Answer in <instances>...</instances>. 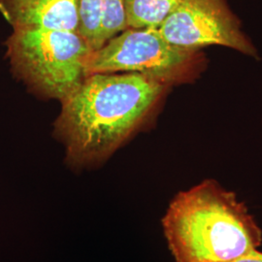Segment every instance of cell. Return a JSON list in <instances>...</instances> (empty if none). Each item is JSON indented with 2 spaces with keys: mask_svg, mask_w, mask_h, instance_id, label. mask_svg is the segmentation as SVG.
Listing matches in <instances>:
<instances>
[{
  "mask_svg": "<svg viewBox=\"0 0 262 262\" xmlns=\"http://www.w3.org/2000/svg\"><path fill=\"white\" fill-rule=\"evenodd\" d=\"M136 73L88 75L64 98L56 133L74 168L97 165L140 126L167 89Z\"/></svg>",
  "mask_w": 262,
  "mask_h": 262,
  "instance_id": "cell-1",
  "label": "cell"
},
{
  "mask_svg": "<svg viewBox=\"0 0 262 262\" xmlns=\"http://www.w3.org/2000/svg\"><path fill=\"white\" fill-rule=\"evenodd\" d=\"M162 227L175 262H230L262 244L261 228L248 207L214 179L179 192Z\"/></svg>",
  "mask_w": 262,
  "mask_h": 262,
  "instance_id": "cell-2",
  "label": "cell"
},
{
  "mask_svg": "<svg viewBox=\"0 0 262 262\" xmlns=\"http://www.w3.org/2000/svg\"><path fill=\"white\" fill-rule=\"evenodd\" d=\"M6 47L14 74L42 96L62 101L86 77L92 50L78 31L14 28Z\"/></svg>",
  "mask_w": 262,
  "mask_h": 262,
  "instance_id": "cell-3",
  "label": "cell"
},
{
  "mask_svg": "<svg viewBox=\"0 0 262 262\" xmlns=\"http://www.w3.org/2000/svg\"><path fill=\"white\" fill-rule=\"evenodd\" d=\"M207 67L202 50L173 45L158 28H126L90 54L84 72L136 73L170 86L193 82Z\"/></svg>",
  "mask_w": 262,
  "mask_h": 262,
  "instance_id": "cell-4",
  "label": "cell"
},
{
  "mask_svg": "<svg viewBox=\"0 0 262 262\" xmlns=\"http://www.w3.org/2000/svg\"><path fill=\"white\" fill-rule=\"evenodd\" d=\"M158 29L166 41L179 47L220 46L260 59L258 49L244 32L228 0H181Z\"/></svg>",
  "mask_w": 262,
  "mask_h": 262,
  "instance_id": "cell-5",
  "label": "cell"
},
{
  "mask_svg": "<svg viewBox=\"0 0 262 262\" xmlns=\"http://www.w3.org/2000/svg\"><path fill=\"white\" fill-rule=\"evenodd\" d=\"M0 13L14 28L78 31V0H0Z\"/></svg>",
  "mask_w": 262,
  "mask_h": 262,
  "instance_id": "cell-6",
  "label": "cell"
},
{
  "mask_svg": "<svg viewBox=\"0 0 262 262\" xmlns=\"http://www.w3.org/2000/svg\"><path fill=\"white\" fill-rule=\"evenodd\" d=\"M181 0H125L127 28H158Z\"/></svg>",
  "mask_w": 262,
  "mask_h": 262,
  "instance_id": "cell-7",
  "label": "cell"
},
{
  "mask_svg": "<svg viewBox=\"0 0 262 262\" xmlns=\"http://www.w3.org/2000/svg\"><path fill=\"white\" fill-rule=\"evenodd\" d=\"M102 3L103 0H78V32L91 48L92 52L102 46L100 40Z\"/></svg>",
  "mask_w": 262,
  "mask_h": 262,
  "instance_id": "cell-8",
  "label": "cell"
},
{
  "mask_svg": "<svg viewBox=\"0 0 262 262\" xmlns=\"http://www.w3.org/2000/svg\"><path fill=\"white\" fill-rule=\"evenodd\" d=\"M124 4L125 0H103L100 32L102 46L127 28Z\"/></svg>",
  "mask_w": 262,
  "mask_h": 262,
  "instance_id": "cell-9",
  "label": "cell"
},
{
  "mask_svg": "<svg viewBox=\"0 0 262 262\" xmlns=\"http://www.w3.org/2000/svg\"><path fill=\"white\" fill-rule=\"evenodd\" d=\"M230 262H262V252L258 250Z\"/></svg>",
  "mask_w": 262,
  "mask_h": 262,
  "instance_id": "cell-10",
  "label": "cell"
},
{
  "mask_svg": "<svg viewBox=\"0 0 262 262\" xmlns=\"http://www.w3.org/2000/svg\"><path fill=\"white\" fill-rule=\"evenodd\" d=\"M261 122H262V118H261Z\"/></svg>",
  "mask_w": 262,
  "mask_h": 262,
  "instance_id": "cell-11",
  "label": "cell"
}]
</instances>
